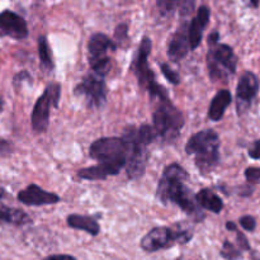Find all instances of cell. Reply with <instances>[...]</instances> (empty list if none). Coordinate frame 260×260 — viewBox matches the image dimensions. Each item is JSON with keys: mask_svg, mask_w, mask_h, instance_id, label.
<instances>
[{"mask_svg": "<svg viewBox=\"0 0 260 260\" xmlns=\"http://www.w3.org/2000/svg\"><path fill=\"white\" fill-rule=\"evenodd\" d=\"M187 170L179 164H170L165 168L162 177L160 178L157 185L156 197L162 203H174L182 208L188 216L194 218L196 221H202L205 213L202 208L198 206L196 196L192 190L185 185L188 179Z\"/></svg>", "mask_w": 260, "mask_h": 260, "instance_id": "1", "label": "cell"}, {"mask_svg": "<svg viewBox=\"0 0 260 260\" xmlns=\"http://www.w3.org/2000/svg\"><path fill=\"white\" fill-rule=\"evenodd\" d=\"M122 139L128 145V156H127V175L131 179H139L145 174L147 164V146L156 139L154 128L149 124L140 127H127Z\"/></svg>", "mask_w": 260, "mask_h": 260, "instance_id": "2", "label": "cell"}, {"mask_svg": "<svg viewBox=\"0 0 260 260\" xmlns=\"http://www.w3.org/2000/svg\"><path fill=\"white\" fill-rule=\"evenodd\" d=\"M185 152L194 156L196 165L202 174L210 173L220 162V137L213 129H203L188 140Z\"/></svg>", "mask_w": 260, "mask_h": 260, "instance_id": "3", "label": "cell"}, {"mask_svg": "<svg viewBox=\"0 0 260 260\" xmlns=\"http://www.w3.org/2000/svg\"><path fill=\"white\" fill-rule=\"evenodd\" d=\"M157 102L159 106L152 113V128L156 137H160L165 142H172L179 136L184 126V117L169 98L160 99Z\"/></svg>", "mask_w": 260, "mask_h": 260, "instance_id": "4", "label": "cell"}, {"mask_svg": "<svg viewBox=\"0 0 260 260\" xmlns=\"http://www.w3.org/2000/svg\"><path fill=\"white\" fill-rule=\"evenodd\" d=\"M193 229L184 223H175L172 228L161 226L150 230L141 240L142 250L155 253L167 249L174 244H187L192 240Z\"/></svg>", "mask_w": 260, "mask_h": 260, "instance_id": "5", "label": "cell"}, {"mask_svg": "<svg viewBox=\"0 0 260 260\" xmlns=\"http://www.w3.org/2000/svg\"><path fill=\"white\" fill-rule=\"evenodd\" d=\"M238 57L233 48L223 43L211 45L207 53V68L213 81L226 83L236 73Z\"/></svg>", "mask_w": 260, "mask_h": 260, "instance_id": "6", "label": "cell"}, {"mask_svg": "<svg viewBox=\"0 0 260 260\" xmlns=\"http://www.w3.org/2000/svg\"><path fill=\"white\" fill-rule=\"evenodd\" d=\"M89 154L99 162L112 164L122 169L126 167L128 145L122 137H102L90 145Z\"/></svg>", "mask_w": 260, "mask_h": 260, "instance_id": "7", "label": "cell"}, {"mask_svg": "<svg viewBox=\"0 0 260 260\" xmlns=\"http://www.w3.org/2000/svg\"><path fill=\"white\" fill-rule=\"evenodd\" d=\"M61 85L58 83H50L46 90L36 102L32 111V127L35 132L42 134L47 129L50 123L51 107L57 108L60 103Z\"/></svg>", "mask_w": 260, "mask_h": 260, "instance_id": "8", "label": "cell"}, {"mask_svg": "<svg viewBox=\"0 0 260 260\" xmlns=\"http://www.w3.org/2000/svg\"><path fill=\"white\" fill-rule=\"evenodd\" d=\"M117 45L104 33H94L88 42L89 63L95 74L106 76L111 70V58L108 57V51H114Z\"/></svg>", "mask_w": 260, "mask_h": 260, "instance_id": "9", "label": "cell"}, {"mask_svg": "<svg viewBox=\"0 0 260 260\" xmlns=\"http://www.w3.org/2000/svg\"><path fill=\"white\" fill-rule=\"evenodd\" d=\"M74 93L76 96H83L89 107H102L107 101V86L103 76L95 73L84 76Z\"/></svg>", "mask_w": 260, "mask_h": 260, "instance_id": "10", "label": "cell"}, {"mask_svg": "<svg viewBox=\"0 0 260 260\" xmlns=\"http://www.w3.org/2000/svg\"><path fill=\"white\" fill-rule=\"evenodd\" d=\"M151 40L149 37L142 38L139 50H137L136 57H135L134 66H132V69L135 71V75H136L137 80H139L140 86L144 88L145 90H149L156 83L154 73L149 68V62H147V58H149L150 52H151Z\"/></svg>", "mask_w": 260, "mask_h": 260, "instance_id": "11", "label": "cell"}, {"mask_svg": "<svg viewBox=\"0 0 260 260\" xmlns=\"http://www.w3.org/2000/svg\"><path fill=\"white\" fill-rule=\"evenodd\" d=\"M259 91V79L251 71H245L239 79L236 88V109L239 114L245 113Z\"/></svg>", "mask_w": 260, "mask_h": 260, "instance_id": "12", "label": "cell"}, {"mask_svg": "<svg viewBox=\"0 0 260 260\" xmlns=\"http://www.w3.org/2000/svg\"><path fill=\"white\" fill-rule=\"evenodd\" d=\"M28 36V25L24 18L12 10L0 13V37L24 40Z\"/></svg>", "mask_w": 260, "mask_h": 260, "instance_id": "13", "label": "cell"}, {"mask_svg": "<svg viewBox=\"0 0 260 260\" xmlns=\"http://www.w3.org/2000/svg\"><path fill=\"white\" fill-rule=\"evenodd\" d=\"M18 201L25 206H45L58 203L60 197L55 193L43 190L38 185L30 184L18 193Z\"/></svg>", "mask_w": 260, "mask_h": 260, "instance_id": "14", "label": "cell"}, {"mask_svg": "<svg viewBox=\"0 0 260 260\" xmlns=\"http://www.w3.org/2000/svg\"><path fill=\"white\" fill-rule=\"evenodd\" d=\"M189 41H188V23H182L177 30L170 37L169 45H168V56L172 61L178 62L183 60L189 52Z\"/></svg>", "mask_w": 260, "mask_h": 260, "instance_id": "15", "label": "cell"}, {"mask_svg": "<svg viewBox=\"0 0 260 260\" xmlns=\"http://www.w3.org/2000/svg\"><path fill=\"white\" fill-rule=\"evenodd\" d=\"M210 8L206 7V5H202L201 8H198L196 17L188 24V41H189V47L192 51L196 50L200 46L201 41H202L203 30H205L208 22H210Z\"/></svg>", "mask_w": 260, "mask_h": 260, "instance_id": "16", "label": "cell"}, {"mask_svg": "<svg viewBox=\"0 0 260 260\" xmlns=\"http://www.w3.org/2000/svg\"><path fill=\"white\" fill-rule=\"evenodd\" d=\"M121 172V169L112 164H106V162H99L98 165L94 167L84 168V169L79 170L78 175L81 179L86 180H101L106 179V178L112 177V175H117Z\"/></svg>", "mask_w": 260, "mask_h": 260, "instance_id": "17", "label": "cell"}, {"mask_svg": "<svg viewBox=\"0 0 260 260\" xmlns=\"http://www.w3.org/2000/svg\"><path fill=\"white\" fill-rule=\"evenodd\" d=\"M233 102V96L231 93L226 89L218 91L215 96H213L212 102L210 104V109H208V118L213 122H217L222 119L223 114H225L226 108Z\"/></svg>", "mask_w": 260, "mask_h": 260, "instance_id": "18", "label": "cell"}, {"mask_svg": "<svg viewBox=\"0 0 260 260\" xmlns=\"http://www.w3.org/2000/svg\"><path fill=\"white\" fill-rule=\"evenodd\" d=\"M66 221H68V225L71 229L85 231V233H88L91 236H96L101 233V226H99V223L93 217H89V216L70 215L68 216Z\"/></svg>", "mask_w": 260, "mask_h": 260, "instance_id": "19", "label": "cell"}, {"mask_svg": "<svg viewBox=\"0 0 260 260\" xmlns=\"http://www.w3.org/2000/svg\"><path fill=\"white\" fill-rule=\"evenodd\" d=\"M196 201L201 208L211 211L213 213H220L223 210V202L221 201V198L208 188L200 190L196 194Z\"/></svg>", "mask_w": 260, "mask_h": 260, "instance_id": "20", "label": "cell"}, {"mask_svg": "<svg viewBox=\"0 0 260 260\" xmlns=\"http://www.w3.org/2000/svg\"><path fill=\"white\" fill-rule=\"evenodd\" d=\"M3 223L14 226L28 225V223H30V217L19 208L0 206V225H3Z\"/></svg>", "mask_w": 260, "mask_h": 260, "instance_id": "21", "label": "cell"}, {"mask_svg": "<svg viewBox=\"0 0 260 260\" xmlns=\"http://www.w3.org/2000/svg\"><path fill=\"white\" fill-rule=\"evenodd\" d=\"M38 55H40L41 63H42L43 68H46L47 70H52L53 69L52 55H51L50 45H48L45 36H41V37L38 38Z\"/></svg>", "mask_w": 260, "mask_h": 260, "instance_id": "22", "label": "cell"}, {"mask_svg": "<svg viewBox=\"0 0 260 260\" xmlns=\"http://www.w3.org/2000/svg\"><path fill=\"white\" fill-rule=\"evenodd\" d=\"M221 256L226 260H240L243 258V250L240 248H236L229 240H226L223 241L222 249H221Z\"/></svg>", "mask_w": 260, "mask_h": 260, "instance_id": "23", "label": "cell"}, {"mask_svg": "<svg viewBox=\"0 0 260 260\" xmlns=\"http://www.w3.org/2000/svg\"><path fill=\"white\" fill-rule=\"evenodd\" d=\"M114 38H116V45L117 47H124L128 45V25L126 23L117 25L116 30H114Z\"/></svg>", "mask_w": 260, "mask_h": 260, "instance_id": "24", "label": "cell"}, {"mask_svg": "<svg viewBox=\"0 0 260 260\" xmlns=\"http://www.w3.org/2000/svg\"><path fill=\"white\" fill-rule=\"evenodd\" d=\"M160 69H161L162 75L167 78V80L169 81L170 84H173V85H178V84L180 83V78L179 75H178V73H175V71L168 65V63H161V65H160Z\"/></svg>", "mask_w": 260, "mask_h": 260, "instance_id": "25", "label": "cell"}, {"mask_svg": "<svg viewBox=\"0 0 260 260\" xmlns=\"http://www.w3.org/2000/svg\"><path fill=\"white\" fill-rule=\"evenodd\" d=\"M244 175H245L246 180L251 184H260V168H248Z\"/></svg>", "mask_w": 260, "mask_h": 260, "instance_id": "26", "label": "cell"}, {"mask_svg": "<svg viewBox=\"0 0 260 260\" xmlns=\"http://www.w3.org/2000/svg\"><path fill=\"white\" fill-rule=\"evenodd\" d=\"M239 222H240L241 228H243L244 230L249 231V233H253L256 228L255 218L250 215H246V216H243V217H240Z\"/></svg>", "mask_w": 260, "mask_h": 260, "instance_id": "27", "label": "cell"}, {"mask_svg": "<svg viewBox=\"0 0 260 260\" xmlns=\"http://www.w3.org/2000/svg\"><path fill=\"white\" fill-rule=\"evenodd\" d=\"M180 0H157V4H159L160 10L164 13H169L174 9L178 5Z\"/></svg>", "mask_w": 260, "mask_h": 260, "instance_id": "28", "label": "cell"}, {"mask_svg": "<svg viewBox=\"0 0 260 260\" xmlns=\"http://www.w3.org/2000/svg\"><path fill=\"white\" fill-rule=\"evenodd\" d=\"M234 233L236 234V238H238V245L239 248L241 249V250H250V244H249L248 239H246V236L244 235L241 231H239V229L236 228L235 230H234Z\"/></svg>", "mask_w": 260, "mask_h": 260, "instance_id": "29", "label": "cell"}, {"mask_svg": "<svg viewBox=\"0 0 260 260\" xmlns=\"http://www.w3.org/2000/svg\"><path fill=\"white\" fill-rule=\"evenodd\" d=\"M248 154L251 159L260 160V140H256V141L251 144V146L249 147Z\"/></svg>", "mask_w": 260, "mask_h": 260, "instance_id": "30", "label": "cell"}, {"mask_svg": "<svg viewBox=\"0 0 260 260\" xmlns=\"http://www.w3.org/2000/svg\"><path fill=\"white\" fill-rule=\"evenodd\" d=\"M193 8H194V0H184L180 7V13L182 15H188L193 12Z\"/></svg>", "mask_w": 260, "mask_h": 260, "instance_id": "31", "label": "cell"}, {"mask_svg": "<svg viewBox=\"0 0 260 260\" xmlns=\"http://www.w3.org/2000/svg\"><path fill=\"white\" fill-rule=\"evenodd\" d=\"M43 260H76V259L71 255H65V254H56V255L46 256Z\"/></svg>", "mask_w": 260, "mask_h": 260, "instance_id": "32", "label": "cell"}, {"mask_svg": "<svg viewBox=\"0 0 260 260\" xmlns=\"http://www.w3.org/2000/svg\"><path fill=\"white\" fill-rule=\"evenodd\" d=\"M12 151V145L5 140L0 139V154H8Z\"/></svg>", "mask_w": 260, "mask_h": 260, "instance_id": "33", "label": "cell"}, {"mask_svg": "<svg viewBox=\"0 0 260 260\" xmlns=\"http://www.w3.org/2000/svg\"><path fill=\"white\" fill-rule=\"evenodd\" d=\"M218 37H220L218 32H212L210 35V37H208V43L210 45H215V43L218 42Z\"/></svg>", "mask_w": 260, "mask_h": 260, "instance_id": "34", "label": "cell"}, {"mask_svg": "<svg viewBox=\"0 0 260 260\" xmlns=\"http://www.w3.org/2000/svg\"><path fill=\"white\" fill-rule=\"evenodd\" d=\"M243 2L245 3L248 7L254 8V9H255V8H258L259 4H260V0H243Z\"/></svg>", "mask_w": 260, "mask_h": 260, "instance_id": "35", "label": "cell"}, {"mask_svg": "<svg viewBox=\"0 0 260 260\" xmlns=\"http://www.w3.org/2000/svg\"><path fill=\"white\" fill-rule=\"evenodd\" d=\"M4 196H5V190H4V188L0 187V200H2V198L4 197Z\"/></svg>", "mask_w": 260, "mask_h": 260, "instance_id": "36", "label": "cell"}]
</instances>
